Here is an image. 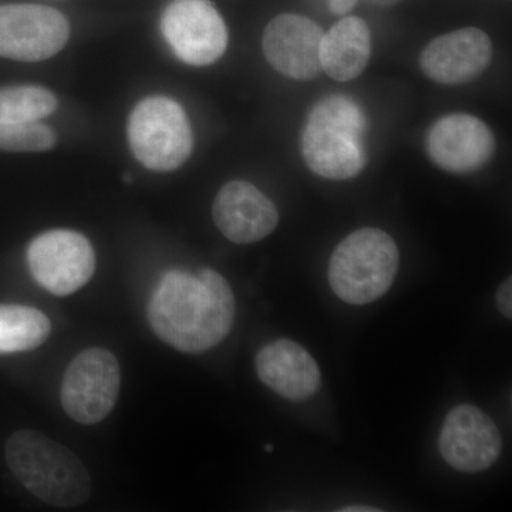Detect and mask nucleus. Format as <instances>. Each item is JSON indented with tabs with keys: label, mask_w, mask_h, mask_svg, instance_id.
Listing matches in <instances>:
<instances>
[{
	"label": "nucleus",
	"mask_w": 512,
	"mask_h": 512,
	"mask_svg": "<svg viewBox=\"0 0 512 512\" xmlns=\"http://www.w3.org/2000/svg\"><path fill=\"white\" fill-rule=\"evenodd\" d=\"M235 298L224 276L205 268L198 275L170 271L148 303V322L171 348L200 355L231 332Z\"/></svg>",
	"instance_id": "1"
},
{
	"label": "nucleus",
	"mask_w": 512,
	"mask_h": 512,
	"mask_svg": "<svg viewBox=\"0 0 512 512\" xmlns=\"http://www.w3.org/2000/svg\"><path fill=\"white\" fill-rule=\"evenodd\" d=\"M5 457L13 476L42 503L77 507L92 495V478L82 460L39 431L13 433L6 443Z\"/></svg>",
	"instance_id": "2"
},
{
	"label": "nucleus",
	"mask_w": 512,
	"mask_h": 512,
	"mask_svg": "<svg viewBox=\"0 0 512 512\" xmlns=\"http://www.w3.org/2000/svg\"><path fill=\"white\" fill-rule=\"evenodd\" d=\"M362 110L348 97L330 96L316 104L303 128L301 148L309 170L326 180L356 177L366 164Z\"/></svg>",
	"instance_id": "3"
},
{
	"label": "nucleus",
	"mask_w": 512,
	"mask_h": 512,
	"mask_svg": "<svg viewBox=\"0 0 512 512\" xmlns=\"http://www.w3.org/2000/svg\"><path fill=\"white\" fill-rule=\"evenodd\" d=\"M399 262V248L389 234L359 229L343 239L330 258V288L350 305L375 302L392 288Z\"/></svg>",
	"instance_id": "4"
},
{
	"label": "nucleus",
	"mask_w": 512,
	"mask_h": 512,
	"mask_svg": "<svg viewBox=\"0 0 512 512\" xmlns=\"http://www.w3.org/2000/svg\"><path fill=\"white\" fill-rule=\"evenodd\" d=\"M127 141L134 158L147 170L170 173L187 163L194 134L177 100L153 94L138 101L127 121Z\"/></svg>",
	"instance_id": "5"
},
{
	"label": "nucleus",
	"mask_w": 512,
	"mask_h": 512,
	"mask_svg": "<svg viewBox=\"0 0 512 512\" xmlns=\"http://www.w3.org/2000/svg\"><path fill=\"white\" fill-rule=\"evenodd\" d=\"M120 365L110 350H83L63 376L60 402L70 419L93 426L106 419L120 392Z\"/></svg>",
	"instance_id": "6"
},
{
	"label": "nucleus",
	"mask_w": 512,
	"mask_h": 512,
	"mask_svg": "<svg viewBox=\"0 0 512 512\" xmlns=\"http://www.w3.org/2000/svg\"><path fill=\"white\" fill-rule=\"evenodd\" d=\"M30 274L56 296L82 289L96 272L92 242L72 229H50L37 235L28 248Z\"/></svg>",
	"instance_id": "7"
},
{
	"label": "nucleus",
	"mask_w": 512,
	"mask_h": 512,
	"mask_svg": "<svg viewBox=\"0 0 512 512\" xmlns=\"http://www.w3.org/2000/svg\"><path fill=\"white\" fill-rule=\"evenodd\" d=\"M160 28L165 45L188 66H210L227 50V26L208 0H173L161 16Z\"/></svg>",
	"instance_id": "8"
},
{
	"label": "nucleus",
	"mask_w": 512,
	"mask_h": 512,
	"mask_svg": "<svg viewBox=\"0 0 512 512\" xmlns=\"http://www.w3.org/2000/svg\"><path fill=\"white\" fill-rule=\"evenodd\" d=\"M69 20L50 6L15 3L0 6V57L45 62L66 47Z\"/></svg>",
	"instance_id": "9"
},
{
	"label": "nucleus",
	"mask_w": 512,
	"mask_h": 512,
	"mask_svg": "<svg viewBox=\"0 0 512 512\" xmlns=\"http://www.w3.org/2000/svg\"><path fill=\"white\" fill-rule=\"evenodd\" d=\"M439 448L448 466L461 473H480L494 466L503 451L500 430L490 416L471 404L447 414Z\"/></svg>",
	"instance_id": "10"
},
{
	"label": "nucleus",
	"mask_w": 512,
	"mask_h": 512,
	"mask_svg": "<svg viewBox=\"0 0 512 512\" xmlns=\"http://www.w3.org/2000/svg\"><path fill=\"white\" fill-rule=\"evenodd\" d=\"M427 154L441 170L468 174L490 163L495 138L490 127L470 114H450L431 126L426 140Z\"/></svg>",
	"instance_id": "11"
},
{
	"label": "nucleus",
	"mask_w": 512,
	"mask_h": 512,
	"mask_svg": "<svg viewBox=\"0 0 512 512\" xmlns=\"http://www.w3.org/2000/svg\"><path fill=\"white\" fill-rule=\"evenodd\" d=\"M323 32L318 23L299 15L276 16L266 26L262 49L268 63L289 79H315L322 72L320 43Z\"/></svg>",
	"instance_id": "12"
},
{
	"label": "nucleus",
	"mask_w": 512,
	"mask_h": 512,
	"mask_svg": "<svg viewBox=\"0 0 512 512\" xmlns=\"http://www.w3.org/2000/svg\"><path fill=\"white\" fill-rule=\"evenodd\" d=\"M493 60V43L483 30L466 28L436 37L420 55L430 80L447 86L473 82Z\"/></svg>",
	"instance_id": "13"
},
{
	"label": "nucleus",
	"mask_w": 512,
	"mask_h": 512,
	"mask_svg": "<svg viewBox=\"0 0 512 512\" xmlns=\"http://www.w3.org/2000/svg\"><path fill=\"white\" fill-rule=\"evenodd\" d=\"M212 220L222 235L235 244H254L278 227L274 202L247 181L225 184L212 205Z\"/></svg>",
	"instance_id": "14"
},
{
	"label": "nucleus",
	"mask_w": 512,
	"mask_h": 512,
	"mask_svg": "<svg viewBox=\"0 0 512 512\" xmlns=\"http://www.w3.org/2000/svg\"><path fill=\"white\" fill-rule=\"evenodd\" d=\"M261 382L293 402L311 399L322 386L316 360L299 343L279 339L259 350L255 359Z\"/></svg>",
	"instance_id": "15"
},
{
	"label": "nucleus",
	"mask_w": 512,
	"mask_h": 512,
	"mask_svg": "<svg viewBox=\"0 0 512 512\" xmlns=\"http://www.w3.org/2000/svg\"><path fill=\"white\" fill-rule=\"evenodd\" d=\"M372 56V33L363 19L339 20L320 43V66L330 79L350 82L363 73Z\"/></svg>",
	"instance_id": "16"
},
{
	"label": "nucleus",
	"mask_w": 512,
	"mask_h": 512,
	"mask_svg": "<svg viewBox=\"0 0 512 512\" xmlns=\"http://www.w3.org/2000/svg\"><path fill=\"white\" fill-rule=\"evenodd\" d=\"M50 319L32 306L0 305V353L29 352L49 339Z\"/></svg>",
	"instance_id": "17"
},
{
	"label": "nucleus",
	"mask_w": 512,
	"mask_h": 512,
	"mask_svg": "<svg viewBox=\"0 0 512 512\" xmlns=\"http://www.w3.org/2000/svg\"><path fill=\"white\" fill-rule=\"evenodd\" d=\"M59 109L52 90L35 84L0 87V124L43 121Z\"/></svg>",
	"instance_id": "18"
},
{
	"label": "nucleus",
	"mask_w": 512,
	"mask_h": 512,
	"mask_svg": "<svg viewBox=\"0 0 512 512\" xmlns=\"http://www.w3.org/2000/svg\"><path fill=\"white\" fill-rule=\"evenodd\" d=\"M57 144V134L43 121L0 124V150L12 153H42Z\"/></svg>",
	"instance_id": "19"
},
{
	"label": "nucleus",
	"mask_w": 512,
	"mask_h": 512,
	"mask_svg": "<svg viewBox=\"0 0 512 512\" xmlns=\"http://www.w3.org/2000/svg\"><path fill=\"white\" fill-rule=\"evenodd\" d=\"M497 306L505 318H512V281L511 278L505 279L497 292Z\"/></svg>",
	"instance_id": "20"
},
{
	"label": "nucleus",
	"mask_w": 512,
	"mask_h": 512,
	"mask_svg": "<svg viewBox=\"0 0 512 512\" xmlns=\"http://www.w3.org/2000/svg\"><path fill=\"white\" fill-rule=\"evenodd\" d=\"M357 0H329L330 10L336 15H346L355 8Z\"/></svg>",
	"instance_id": "21"
},
{
	"label": "nucleus",
	"mask_w": 512,
	"mask_h": 512,
	"mask_svg": "<svg viewBox=\"0 0 512 512\" xmlns=\"http://www.w3.org/2000/svg\"><path fill=\"white\" fill-rule=\"evenodd\" d=\"M340 512H376L380 511L379 508L369 507V505H349V507L342 508Z\"/></svg>",
	"instance_id": "22"
},
{
	"label": "nucleus",
	"mask_w": 512,
	"mask_h": 512,
	"mask_svg": "<svg viewBox=\"0 0 512 512\" xmlns=\"http://www.w3.org/2000/svg\"><path fill=\"white\" fill-rule=\"evenodd\" d=\"M265 450L268 451V453H271L272 451V447L271 446H266L265 447Z\"/></svg>",
	"instance_id": "23"
}]
</instances>
